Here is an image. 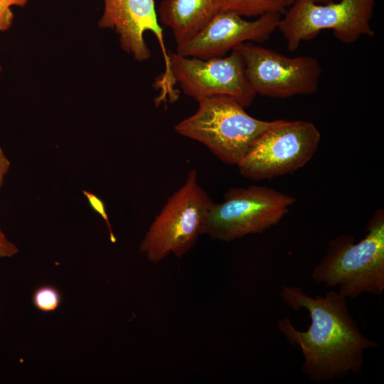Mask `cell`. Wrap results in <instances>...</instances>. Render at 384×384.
I'll return each instance as SVG.
<instances>
[{
  "instance_id": "6da1fadb",
  "label": "cell",
  "mask_w": 384,
  "mask_h": 384,
  "mask_svg": "<svg viewBox=\"0 0 384 384\" xmlns=\"http://www.w3.org/2000/svg\"><path fill=\"white\" fill-rule=\"evenodd\" d=\"M279 296L293 310L309 312L306 331L297 329L289 318L279 319L277 326L289 343L300 348L302 370L310 381H331L361 373L365 352L378 343L361 332L346 297L334 290L312 297L299 287L284 285Z\"/></svg>"
},
{
  "instance_id": "7a4b0ae2",
  "label": "cell",
  "mask_w": 384,
  "mask_h": 384,
  "mask_svg": "<svg viewBox=\"0 0 384 384\" xmlns=\"http://www.w3.org/2000/svg\"><path fill=\"white\" fill-rule=\"evenodd\" d=\"M368 233L358 242L342 235L331 240L326 254L313 269L316 284L338 287L344 297L363 293L380 295L384 291V211L378 209L367 225Z\"/></svg>"
},
{
  "instance_id": "3957f363",
  "label": "cell",
  "mask_w": 384,
  "mask_h": 384,
  "mask_svg": "<svg viewBox=\"0 0 384 384\" xmlns=\"http://www.w3.org/2000/svg\"><path fill=\"white\" fill-rule=\"evenodd\" d=\"M198 102L196 112L176 124L175 131L202 143L228 165H236L252 142L275 121L250 116L239 102L225 95Z\"/></svg>"
},
{
  "instance_id": "277c9868",
  "label": "cell",
  "mask_w": 384,
  "mask_h": 384,
  "mask_svg": "<svg viewBox=\"0 0 384 384\" xmlns=\"http://www.w3.org/2000/svg\"><path fill=\"white\" fill-rule=\"evenodd\" d=\"M213 201L200 186L196 170H191L184 183L167 200L144 237L139 250L153 263L169 254L186 255L202 235Z\"/></svg>"
},
{
  "instance_id": "5b68a950",
  "label": "cell",
  "mask_w": 384,
  "mask_h": 384,
  "mask_svg": "<svg viewBox=\"0 0 384 384\" xmlns=\"http://www.w3.org/2000/svg\"><path fill=\"white\" fill-rule=\"evenodd\" d=\"M375 0H339L319 4L314 0H294L281 16L277 29L289 51L303 41L330 29L341 43L351 44L361 37L373 36L371 26Z\"/></svg>"
},
{
  "instance_id": "8992f818",
  "label": "cell",
  "mask_w": 384,
  "mask_h": 384,
  "mask_svg": "<svg viewBox=\"0 0 384 384\" xmlns=\"http://www.w3.org/2000/svg\"><path fill=\"white\" fill-rule=\"evenodd\" d=\"M295 201L294 197L266 186L230 188L223 201L211 204L202 235L230 242L262 233L277 225Z\"/></svg>"
},
{
  "instance_id": "52a82bcc",
  "label": "cell",
  "mask_w": 384,
  "mask_h": 384,
  "mask_svg": "<svg viewBox=\"0 0 384 384\" xmlns=\"http://www.w3.org/2000/svg\"><path fill=\"white\" fill-rule=\"evenodd\" d=\"M321 134L311 122L277 119L236 164L240 174L261 180L292 174L313 157Z\"/></svg>"
},
{
  "instance_id": "ba28073f",
  "label": "cell",
  "mask_w": 384,
  "mask_h": 384,
  "mask_svg": "<svg viewBox=\"0 0 384 384\" xmlns=\"http://www.w3.org/2000/svg\"><path fill=\"white\" fill-rule=\"evenodd\" d=\"M233 50L241 56L246 78L256 95L287 98L313 95L319 89L322 70L314 57H287L250 42Z\"/></svg>"
},
{
  "instance_id": "9c48e42d",
  "label": "cell",
  "mask_w": 384,
  "mask_h": 384,
  "mask_svg": "<svg viewBox=\"0 0 384 384\" xmlns=\"http://www.w3.org/2000/svg\"><path fill=\"white\" fill-rule=\"evenodd\" d=\"M170 71L185 95L197 102L216 95H225L250 106L255 92L245 73L242 59L233 50L225 57L201 59L170 51Z\"/></svg>"
},
{
  "instance_id": "30bf717a",
  "label": "cell",
  "mask_w": 384,
  "mask_h": 384,
  "mask_svg": "<svg viewBox=\"0 0 384 384\" xmlns=\"http://www.w3.org/2000/svg\"><path fill=\"white\" fill-rule=\"evenodd\" d=\"M104 11L98 25L113 28L119 36L122 48L138 61L150 58L151 51L144 41V33L150 31L159 43L164 56L165 70L156 84L161 90L157 102L175 101L178 94L170 71L169 53L164 40L163 29L158 23L154 0H103Z\"/></svg>"
},
{
  "instance_id": "8fae6325",
  "label": "cell",
  "mask_w": 384,
  "mask_h": 384,
  "mask_svg": "<svg viewBox=\"0 0 384 384\" xmlns=\"http://www.w3.org/2000/svg\"><path fill=\"white\" fill-rule=\"evenodd\" d=\"M281 16L270 13L248 21L234 12L222 11L193 38L177 46L176 53L201 59L223 57L241 43L267 41L277 29Z\"/></svg>"
},
{
  "instance_id": "7c38bea8",
  "label": "cell",
  "mask_w": 384,
  "mask_h": 384,
  "mask_svg": "<svg viewBox=\"0 0 384 384\" xmlns=\"http://www.w3.org/2000/svg\"><path fill=\"white\" fill-rule=\"evenodd\" d=\"M223 0H164L159 9L160 21L169 28L177 46L203 29L223 10Z\"/></svg>"
},
{
  "instance_id": "4fadbf2b",
  "label": "cell",
  "mask_w": 384,
  "mask_h": 384,
  "mask_svg": "<svg viewBox=\"0 0 384 384\" xmlns=\"http://www.w3.org/2000/svg\"><path fill=\"white\" fill-rule=\"evenodd\" d=\"M293 0H223V10L241 16H260L266 14H283Z\"/></svg>"
},
{
  "instance_id": "5bb4252c",
  "label": "cell",
  "mask_w": 384,
  "mask_h": 384,
  "mask_svg": "<svg viewBox=\"0 0 384 384\" xmlns=\"http://www.w3.org/2000/svg\"><path fill=\"white\" fill-rule=\"evenodd\" d=\"M32 299L36 309L43 312H51L60 304L61 294L55 287L43 285L35 290Z\"/></svg>"
},
{
  "instance_id": "9a60e30c",
  "label": "cell",
  "mask_w": 384,
  "mask_h": 384,
  "mask_svg": "<svg viewBox=\"0 0 384 384\" xmlns=\"http://www.w3.org/2000/svg\"><path fill=\"white\" fill-rule=\"evenodd\" d=\"M9 167L10 161L0 146V189ZM17 252V247L8 239L0 228V258L13 257Z\"/></svg>"
},
{
  "instance_id": "2e32d148",
  "label": "cell",
  "mask_w": 384,
  "mask_h": 384,
  "mask_svg": "<svg viewBox=\"0 0 384 384\" xmlns=\"http://www.w3.org/2000/svg\"><path fill=\"white\" fill-rule=\"evenodd\" d=\"M84 194L86 196L92 208L100 215H101L103 219L106 221L110 231V240L112 242H114L116 241V238L112 230L103 202L97 196L90 192L84 191Z\"/></svg>"
},
{
  "instance_id": "e0dca14e",
  "label": "cell",
  "mask_w": 384,
  "mask_h": 384,
  "mask_svg": "<svg viewBox=\"0 0 384 384\" xmlns=\"http://www.w3.org/2000/svg\"><path fill=\"white\" fill-rule=\"evenodd\" d=\"M14 14L11 7L0 0V31H5L12 25Z\"/></svg>"
},
{
  "instance_id": "ac0fdd59",
  "label": "cell",
  "mask_w": 384,
  "mask_h": 384,
  "mask_svg": "<svg viewBox=\"0 0 384 384\" xmlns=\"http://www.w3.org/2000/svg\"><path fill=\"white\" fill-rule=\"evenodd\" d=\"M1 1H2L4 3L7 4L10 7L11 6H17L23 7L24 6H26L28 0H1Z\"/></svg>"
},
{
  "instance_id": "d6986e66",
  "label": "cell",
  "mask_w": 384,
  "mask_h": 384,
  "mask_svg": "<svg viewBox=\"0 0 384 384\" xmlns=\"http://www.w3.org/2000/svg\"><path fill=\"white\" fill-rule=\"evenodd\" d=\"M314 1L316 3H319V4H326V3H328V2H331V1H332L334 0H314Z\"/></svg>"
},
{
  "instance_id": "ffe728a7",
  "label": "cell",
  "mask_w": 384,
  "mask_h": 384,
  "mask_svg": "<svg viewBox=\"0 0 384 384\" xmlns=\"http://www.w3.org/2000/svg\"><path fill=\"white\" fill-rule=\"evenodd\" d=\"M1 70H2V68H1V65H0V73H1Z\"/></svg>"
}]
</instances>
